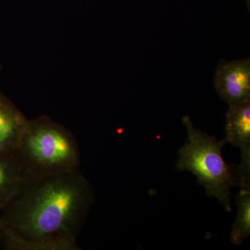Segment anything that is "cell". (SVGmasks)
Wrapping results in <instances>:
<instances>
[{
	"label": "cell",
	"mask_w": 250,
	"mask_h": 250,
	"mask_svg": "<svg viewBox=\"0 0 250 250\" xmlns=\"http://www.w3.org/2000/svg\"><path fill=\"white\" fill-rule=\"evenodd\" d=\"M93 201V187L80 170L24 174L0 219L18 234L34 241L77 242Z\"/></svg>",
	"instance_id": "obj_1"
},
{
	"label": "cell",
	"mask_w": 250,
	"mask_h": 250,
	"mask_svg": "<svg viewBox=\"0 0 250 250\" xmlns=\"http://www.w3.org/2000/svg\"><path fill=\"white\" fill-rule=\"evenodd\" d=\"M14 152L26 175L80 170V151L75 136L46 115L29 119Z\"/></svg>",
	"instance_id": "obj_2"
},
{
	"label": "cell",
	"mask_w": 250,
	"mask_h": 250,
	"mask_svg": "<svg viewBox=\"0 0 250 250\" xmlns=\"http://www.w3.org/2000/svg\"><path fill=\"white\" fill-rule=\"evenodd\" d=\"M182 122L187 139L179 149L176 169L190 171L196 176L207 196L216 198L225 210L231 212V188L237 185L238 166L224 160L222 149L227 141H218L215 136L197 129L189 116L183 117Z\"/></svg>",
	"instance_id": "obj_3"
},
{
	"label": "cell",
	"mask_w": 250,
	"mask_h": 250,
	"mask_svg": "<svg viewBox=\"0 0 250 250\" xmlns=\"http://www.w3.org/2000/svg\"><path fill=\"white\" fill-rule=\"evenodd\" d=\"M214 86L229 106L250 99V59L220 61L215 69Z\"/></svg>",
	"instance_id": "obj_4"
},
{
	"label": "cell",
	"mask_w": 250,
	"mask_h": 250,
	"mask_svg": "<svg viewBox=\"0 0 250 250\" xmlns=\"http://www.w3.org/2000/svg\"><path fill=\"white\" fill-rule=\"evenodd\" d=\"M29 119L0 91V151H14Z\"/></svg>",
	"instance_id": "obj_5"
},
{
	"label": "cell",
	"mask_w": 250,
	"mask_h": 250,
	"mask_svg": "<svg viewBox=\"0 0 250 250\" xmlns=\"http://www.w3.org/2000/svg\"><path fill=\"white\" fill-rule=\"evenodd\" d=\"M229 106L225 116V141L241 151L250 149V99Z\"/></svg>",
	"instance_id": "obj_6"
},
{
	"label": "cell",
	"mask_w": 250,
	"mask_h": 250,
	"mask_svg": "<svg viewBox=\"0 0 250 250\" xmlns=\"http://www.w3.org/2000/svg\"><path fill=\"white\" fill-rule=\"evenodd\" d=\"M24 177V170L14 151H0V211L16 196Z\"/></svg>",
	"instance_id": "obj_7"
},
{
	"label": "cell",
	"mask_w": 250,
	"mask_h": 250,
	"mask_svg": "<svg viewBox=\"0 0 250 250\" xmlns=\"http://www.w3.org/2000/svg\"><path fill=\"white\" fill-rule=\"evenodd\" d=\"M0 239L6 250H79L77 242L34 241L18 234L0 219Z\"/></svg>",
	"instance_id": "obj_8"
},
{
	"label": "cell",
	"mask_w": 250,
	"mask_h": 250,
	"mask_svg": "<svg viewBox=\"0 0 250 250\" xmlns=\"http://www.w3.org/2000/svg\"><path fill=\"white\" fill-rule=\"evenodd\" d=\"M240 190L235 197L238 213L230 233V241L241 245L250 234V183L238 185Z\"/></svg>",
	"instance_id": "obj_9"
},
{
	"label": "cell",
	"mask_w": 250,
	"mask_h": 250,
	"mask_svg": "<svg viewBox=\"0 0 250 250\" xmlns=\"http://www.w3.org/2000/svg\"><path fill=\"white\" fill-rule=\"evenodd\" d=\"M1 61H0V70H1Z\"/></svg>",
	"instance_id": "obj_10"
}]
</instances>
